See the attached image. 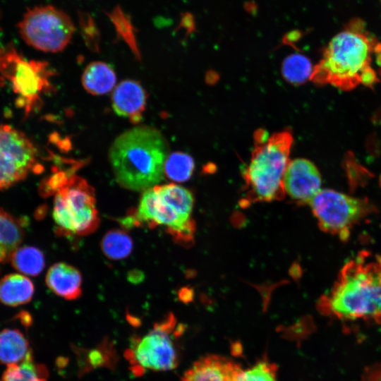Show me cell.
<instances>
[{
  "label": "cell",
  "instance_id": "obj_1",
  "mask_svg": "<svg viewBox=\"0 0 381 381\" xmlns=\"http://www.w3.org/2000/svg\"><path fill=\"white\" fill-rule=\"evenodd\" d=\"M363 29V23L357 20L337 34L313 66L310 80L343 91L359 85L372 87L380 82L373 61L381 56V44Z\"/></svg>",
  "mask_w": 381,
  "mask_h": 381
},
{
  "label": "cell",
  "instance_id": "obj_2",
  "mask_svg": "<svg viewBox=\"0 0 381 381\" xmlns=\"http://www.w3.org/2000/svg\"><path fill=\"white\" fill-rule=\"evenodd\" d=\"M169 155L167 142L159 131L138 126L116 137L110 146L109 160L121 186L145 191L162 181Z\"/></svg>",
  "mask_w": 381,
  "mask_h": 381
},
{
  "label": "cell",
  "instance_id": "obj_3",
  "mask_svg": "<svg viewBox=\"0 0 381 381\" xmlns=\"http://www.w3.org/2000/svg\"><path fill=\"white\" fill-rule=\"evenodd\" d=\"M319 306L339 318L381 323V257L364 251L348 261Z\"/></svg>",
  "mask_w": 381,
  "mask_h": 381
},
{
  "label": "cell",
  "instance_id": "obj_4",
  "mask_svg": "<svg viewBox=\"0 0 381 381\" xmlns=\"http://www.w3.org/2000/svg\"><path fill=\"white\" fill-rule=\"evenodd\" d=\"M292 143L289 130L271 135L263 129L255 132L250 160L243 173L246 201L270 202L284 198L283 179Z\"/></svg>",
  "mask_w": 381,
  "mask_h": 381
},
{
  "label": "cell",
  "instance_id": "obj_5",
  "mask_svg": "<svg viewBox=\"0 0 381 381\" xmlns=\"http://www.w3.org/2000/svg\"><path fill=\"white\" fill-rule=\"evenodd\" d=\"M176 325L175 317L170 313L146 334L133 337L126 356L134 374L140 375L147 370L167 371L177 366V337L183 329Z\"/></svg>",
  "mask_w": 381,
  "mask_h": 381
},
{
  "label": "cell",
  "instance_id": "obj_6",
  "mask_svg": "<svg viewBox=\"0 0 381 381\" xmlns=\"http://www.w3.org/2000/svg\"><path fill=\"white\" fill-rule=\"evenodd\" d=\"M95 190L87 181L75 174L55 195L53 219L59 235L85 236L99 226Z\"/></svg>",
  "mask_w": 381,
  "mask_h": 381
},
{
  "label": "cell",
  "instance_id": "obj_7",
  "mask_svg": "<svg viewBox=\"0 0 381 381\" xmlns=\"http://www.w3.org/2000/svg\"><path fill=\"white\" fill-rule=\"evenodd\" d=\"M0 71L10 81L16 103L28 116L41 106L42 95L53 90L54 75L45 61L26 60L11 49L0 55Z\"/></svg>",
  "mask_w": 381,
  "mask_h": 381
},
{
  "label": "cell",
  "instance_id": "obj_8",
  "mask_svg": "<svg viewBox=\"0 0 381 381\" xmlns=\"http://www.w3.org/2000/svg\"><path fill=\"white\" fill-rule=\"evenodd\" d=\"M24 41L44 52H59L70 43L75 26L68 15L53 6L28 10L18 24Z\"/></svg>",
  "mask_w": 381,
  "mask_h": 381
},
{
  "label": "cell",
  "instance_id": "obj_9",
  "mask_svg": "<svg viewBox=\"0 0 381 381\" xmlns=\"http://www.w3.org/2000/svg\"><path fill=\"white\" fill-rule=\"evenodd\" d=\"M323 231L347 240L355 224L372 210L369 202L332 189H320L309 202Z\"/></svg>",
  "mask_w": 381,
  "mask_h": 381
},
{
  "label": "cell",
  "instance_id": "obj_10",
  "mask_svg": "<svg viewBox=\"0 0 381 381\" xmlns=\"http://www.w3.org/2000/svg\"><path fill=\"white\" fill-rule=\"evenodd\" d=\"M37 156L36 147L23 133L8 125L0 126V189L42 170Z\"/></svg>",
  "mask_w": 381,
  "mask_h": 381
},
{
  "label": "cell",
  "instance_id": "obj_11",
  "mask_svg": "<svg viewBox=\"0 0 381 381\" xmlns=\"http://www.w3.org/2000/svg\"><path fill=\"white\" fill-rule=\"evenodd\" d=\"M321 184L320 173L312 162L303 158L289 162L284 175V190L296 203L309 204Z\"/></svg>",
  "mask_w": 381,
  "mask_h": 381
},
{
  "label": "cell",
  "instance_id": "obj_12",
  "mask_svg": "<svg viewBox=\"0 0 381 381\" xmlns=\"http://www.w3.org/2000/svg\"><path fill=\"white\" fill-rule=\"evenodd\" d=\"M243 369L234 361L219 355H207L195 361L181 381H238Z\"/></svg>",
  "mask_w": 381,
  "mask_h": 381
},
{
  "label": "cell",
  "instance_id": "obj_13",
  "mask_svg": "<svg viewBox=\"0 0 381 381\" xmlns=\"http://www.w3.org/2000/svg\"><path fill=\"white\" fill-rule=\"evenodd\" d=\"M147 94L143 86L133 80H125L114 89L111 104L115 113L138 123L145 110Z\"/></svg>",
  "mask_w": 381,
  "mask_h": 381
},
{
  "label": "cell",
  "instance_id": "obj_14",
  "mask_svg": "<svg viewBox=\"0 0 381 381\" xmlns=\"http://www.w3.org/2000/svg\"><path fill=\"white\" fill-rule=\"evenodd\" d=\"M48 288L66 300L78 298L82 294V276L75 267L64 262L52 265L46 275Z\"/></svg>",
  "mask_w": 381,
  "mask_h": 381
},
{
  "label": "cell",
  "instance_id": "obj_15",
  "mask_svg": "<svg viewBox=\"0 0 381 381\" xmlns=\"http://www.w3.org/2000/svg\"><path fill=\"white\" fill-rule=\"evenodd\" d=\"M35 291L34 284L27 277L10 274L0 280V301L8 306H18L30 302Z\"/></svg>",
  "mask_w": 381,
  "mask_h": 381
},
{
  "label": "cell",
  "instance_id": "obj_16",
  "mask_svg": "<svg viewBox=\"0 0 381 381\" xmlns=\"http://www.w3.org/2000/svg\"><path fill=\"white\" fill-rule=\"evenodd\" d=\"M30 353L28 341L19 329L8 328L0 332V364H18Z\"/></svg>",
  "mask_w": 381,
  "mask_h": 381
},
{
  "label": "cell",
  "instance_id": "obj_17",
  "mask_svg": "<svg viewBox=\"0 0 381 381\" xmlns=\"http://www.w3.org/2000/svg\"><path fill=\"white\" fill-rule=\"evenodd\" d=\"M116 80L114 70L102 61L89 64L82 75L83 87L94 95H101L110 92L114 88Z\"/></svg>",
  "mask_w": 381,
  "mask_h": 381
},
{
  "label": "cell",
  "instance_id": "obj_18",
  "mask_svg": "<svg viewBox=\"0 0 381 381\" xmlns=\"http://www.w3.org/2000/svg\"><path fill=\"white\" fill-rule=\"evenodd\" d=\"M23 236V222L0 209V264L10 260Z\"/></svg>",
  "mask_w": 381,
  "mask_h": 381
},
{
  "label": "cell",
  "instance_id": "obj_19",
  "mask_svg": "<svg viewBox=\"0 0 381 381\" xmlns=\"http://www.w3.org/2000/svg\"><path fill=\"white\" fill-rule=\"evenodd\" d=\"M153 188L161 200L181 214L191 217L194 199L188 190L175 183L157 185Z\"/></svg>",
  "mask_w": 381,
  "mask_h": 381
},
{
  "label": "cell",
  "instance_id": "obj_20",
  "mask_svg": "<svg viewBox=\"0 0 381 381\" xmlns=\"http://www.w3.org/2000/svg\"><path fill=\"white\" fill-rule=\"evenodd\" d=\"M10 260L19 272L33 277L40 274L45 266L43 253L34 246L18 247L12 253Z\"/></svg>",
  "mask_w": 381,
  "mask_h": 381
},
{
  "label": "cell",
  "instance_id": "obj_21",
  "mask_svg": "<svg viewBox=\"0 0 381 381\" xmlns=\"http://www.w3.org/2000/svg\"><path fill=\"white\" fill-rule=\"evenodd\" d=\"M47 368L34 361L32 352L22 362L7 366L0 381H47Z\"/></svg>",
  "mask_w": 381,
  "mask_h": 381
},
{
  "label": "cell",
  "instance_id": "obj_22",
  "mask_svg": "<svg viewBox=\"0 0 381 381\" xmlns=\"http://www.w3.org/2000/svg\"><path fill=\"white\" fill-rule=\"evenodd\" d=\"M100 246L106 257L117 260L127 258L132 252L133 244L126 231L112 229L104 234Z\"/></svg>",
  "mask_w": 381,
  "mask_h": 381
},
{
  "label": "cell",
  "instance_id": "obj_23",
  "mask_svg": "<svg viewBox=\"0 0 381 381\" xmlns=\"http://www.w3.org/2000/svg\"><path fill=\"white\" fill-rule=\"evenodd\" d=\"M282 70L287 81L294 84H301L310 79L313 66L306 56L294 53L285 59Z\"/></svg>",
  "mask_w": 381,
  "mask_h": 381
},
{
  "label": "cell",
  "instance_id": "obj_24",
  "mask_svg": "<svg viewBox=\"0 0 381 381\" xmlns=\"http://www.w3.org/2000/svg\"><path fill=\"white\" fill-rule=\"evenodd\" d=\"M193 158L183 152H175L169 154L164 164V175L176 182L188 180L194 171Z\"/></svg>",
  "mask_w": 381,
  "mask_h": 381
},
{
  "label": "cell",
  "instance_id": "obj_25",
  "mask_svg": "<svg viewBox=\"0 0 381 381\" xmlns=\"http://www.w3.org/2000/svg\"><path fill=\"white\" fill-rule=\"evenodd\" d=\"M238 381H278L277 367L267 359L259 361L251 367L243 369Z\"/></svg>",
  "mask_w": 381,
  "mask_h": 381
},
{
  "label": "cell",
  "instance_id": "obj_26",
  "mask_svg": "<svg viewBox=\"0 0 381 381\" xmlns=\"http://www.w3.org/2000/svg\"><path fill=\"white\" fill-rule=\"evenodd\" d=\"M111 18L116 27V32L128 44L135 56L140 59V54L137 46L133 27L131 21L119 8H116L111 13Z\"/></svg>",
  "mask_w": 381,
  "mask_h": 381
},
{
  "label": "cell",
  "instance_id": "obj_27",
  "mask_svg": "<svg viewBox=\"0 0 381 381\" xmlns=\"http://www.w3.org/2000/svg\"><path fill=\"white\" fill-rule=\"evenodd\" d=\"M73 169L77 168L54 171L51 176L42 180L39 186L40 194L44 198L56 195L59 190L66 185L71 176L75 174Z\"/></svg>",
  "mask_w": 381,
  "mask_h": 381
},
{
  "label": "cell",
  "instance_id": "obj_28",
  "mask_svg": "<svg viewBox=\"0 0 381 381\" xmlns=\"http://www.w3.org/2000/svg\"><path fill=\"white\" fill-rule=\"evenodd\" d=\"M144 279V274L139 270H132L128 274V279L134 284L142 282Z\"/></svg>",
  "mask_w": 381,
  "mask_h": 381
}]
</instances>
